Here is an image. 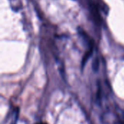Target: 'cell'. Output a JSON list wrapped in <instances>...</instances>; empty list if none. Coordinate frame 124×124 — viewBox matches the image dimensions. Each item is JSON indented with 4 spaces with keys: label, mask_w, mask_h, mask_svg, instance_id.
<instances>
[{
    "label": "cell",
    "mask_w": 124,
    "mask_h": 124,
    "mask_svg": "<svg viewBox=\"0 0 124 124\" xmlns=\"http://www.w3.org/2000/svg\"><path fill=\"white\" fill-rule=\"evenodd\" d=\"M90 10H91V12H92V16H93L94 22L96 23L97 25L100 26V23H101V18H100V15L98 7L95 5V4L92 3V4H91Z\"/></svg>",
    "instance_id": "cell-1"
},
{
    "label": "cell",
    "mask_w": 124,
    "mask_h": 124,
    "mask_svg": "<svg viewBox=\"0 0 124 124\" xmlns=\"http://www.w3.org/2000/svg\"><path fill=\"white\" fill-rule=\"evenodd\" d=\"M92 52H93V48H90V49H89V50L86 53V54L84 56L83 59H82V64H81V65H82L83 67L85 66L86 61H88V59H89V58H90V56H92Z\"/></svg>",
    "instance_id": "cell-2"
},
{
    "label": "cell",
    "mask_w": 124,
    "mask_h": 124,
    "mask_svg": "<svg viewBox=\"0 0 124 124\" xmlns=\"http://www.w3.org/2000/svg\"><path fill=\"white\" fill-rule=\"evenodd\" d=\"M99 68H100V60L97 57H96L92 62V69L95 72H97Z\"/></svg>",
    "instance_id": "cell-3"
},
{
    "label": "cell",
    "mask_w": 124,
    "mask_h": 124,
    "mask_svg": "<svg viewBox=\"0 0 124 124\" xmlns=\"http://www.w3.org/2000/svg\"><path fill=\"white\" fill-rule=\"evenodd\" d=\"M17 117H18V113H15V117L14 118V120L11 122L10 124H17Z\"/></svg>",
    "instance_id": "cell-4"
},
{
    "label": "cell",
    "mask_w": 124,
    "mask_h": 124,
    "mask_svg": "<svg viewBox=\"0 0 124 124\" xmlns=\"http://www.w3.org/2000/svg\"></svg>",
    "instance_id": "cell-5"
}]
</instances>
